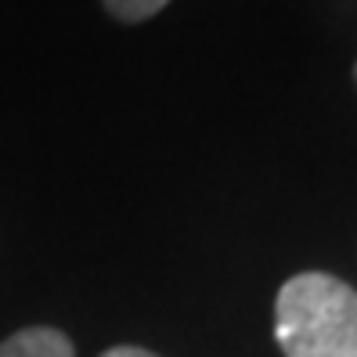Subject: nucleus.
<instances>
[{
    "instance_id": "nucleus-1",
    "label": "nucleus",
    "mask_w": 357,
    "mask_h": 357,
    "mask_svg": "<svg viewBox=\"0 0 357 357\" xmlns=\"http://www.w3.org/2000/svg\"><path fill=\"white\" fill-rule=\"evenodd\" d=\"M275 340L285 357H357V292L325 271L289 278L275 300Z\"/></svg>"
},
{
    "instance_id": "nucleus-2",
    "label": "nucleus",
    "mask_w": 357,
    "mask_h": 357,
    "mask_svg": "<svg viewBox=\"0 0 357 357\" xmlns=\"http://www.w3.org/2000/svg\"><path fill=\"white\" fill-rule=\"evenodd\" d=\"M0 357H76L73 340L54 325H29L18 328L0 343Z\"/></svg>"
},
{
    "instance_id": "nucleus-3",
    "label": "nucleus",
    "mask_w": 357,
    "mask_h": 357,
    "mask_svg": "<svg viewBox=\"0 0 357 357\" xmlns=\"http://www.w3.org/2000/svg\"><path fill=\"white\" fill-rule=\"evenodd\" d=\"M105 11H109L116 22H127V26H137V22H149L155 18L170 0H101Z\"/></svg>"
},
{
    "instance_id": "nucleus-4",
    "label": "nucleus",
    "mask_w": 357,
    "mask_h": 357,
    "mask_svg": "<svg viewBox=\"0 0 357 357\" xmlns=\"http://www.w3.org/2000/svg\"><path fill=\"white\" fill-rule=\"evenodd\" d=\"M101 357H159V354L144 350V347H112V350H105Z\"/></svg>"
},
{
    "instance_id": "nucleus-5",
    "label": "nucleus",
    "mask_w": 357,
    "mask_h": 357,
    "mask_svg": "<svg viewBox=\"0 0 357 357\" xmlns=\"http://www.w3.org/2000/svg\"><path fill=\"white\" fill-rule=\"evenodd\" d=\"M354 76H357V69H354Z\"/></svg>"
}]
</instances>
